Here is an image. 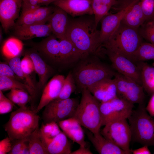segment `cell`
I'll return each instance as SVG.
<instances>
[{
  "label": "cell",
  "mask_w": 154,
  "mask_h": 154,
  "mask_svg": "<svg viewBox=\"0 0 154 154\" xmlns=\"http://www.w3.org/2000/svg\"><path fill=\"white\" fill-rule=\"evenodd\" d=\"M85 15L69 19L65 37L84 56L97 55L101 49L100 31L95 26L94 17Z\"/></svg>",
  "instance_id": "obj_1"
},
{
  "label": "cell",
  "mask_w": 154,
  "mask_h": 154,
  "mask_svg": "<svg viewBox=\"0 0 154 154\" xmlns=\"http://www.w3.org/2000/svg\"><path fill=\"white\" fill-rule=\"evenodd\" d=\"M71 71L76 90L80 92L102 80L112 78L116 72L101 61L95 54L82 58L74 66Z\"/></svg>",
  "instance_id": "obj_2"
},
{
  "label": "cell",
  "mask_w": 154,
  "mask_h": 154,
  "mask_svg": "<svg viewBox=\"0 0 154 154\" xmlns=\"http://www.w3.org/2000/svg\"><path fill=\"white\" fill-rule=\"evenodd\" d=\"M143 40L137 29L121 21L117 29L101 47L114 51L135 63V54Z\"/></svg>",
  "instance_id": "obj_3"
},
{
  "label": "cell",
  "mask_w": 154,
  "mask_h": 154,
  "mask_svg": "<svg viewBox=\"0 0 154 154\" xmlns=\"http://www.w3.org/2000/svg\"><path fill=\"white\" fill-rule=\"evenodd\" d=\"M34 110L19 107L12 112L4 128L11 141L27 137L39 125V117Z\"/></svg>",
  "instance_id": "obj_4"
},
{
  "label": "cell",
  "mask_w": 154,
  "mask_h": 154,
  "mask_svg": "<svg viewBox=\"0 0 154 154\" xmlns=\"http://www.w3.org/2000/svg\"><path fill=\"white\" fill-rule=\"evenodd\" d=\"M81 92V99L72 117L93 133H98L102 126L100 102L87 89Z\"/></svg>",
  "instance_id": "obj_5"
},
{
  "label": "cell",
  "mask_w": 154,
  "mask_h": 154,
  "mask_svg": "<svg viewBox=\"0 0 154 154\" xmlns=\"http://www.w3.org/2000/svg\"><path fill=\"white\" fill-rule=\"evenodd\" d=\"M127 119L131 141L143 146H154V119L148 113L144 104L133 110Z\"/></svg>",
  "instance_id": "obj_6"
},
{
  "label": "cell",
  "mask_w": 154,
  "mask_h": 154,
  "mask_svg": "<svg viewBox=\"0 0 154 154\" xmlns=\"http://www.w3.org/2000/svg\"><path fill=\"white\" fill-rule=\"evenodd\" d=\"M79 102L77 98L54 99L45 107L42 115L43 122L58 123L73 117Z\"/></svg>",
  "instance_id": "obj_7"
},
{
  "label": "cell",
  "mask_w": 154,
  "mask_h": 154,
  "mask_svg": "<svg viewBox=\"0 0 154 154\" xmlns=\"http://www.w3.org/2000/svg\"><path fill=\"white\" fill-rule=\"evenodd\" d=\"M100 130L104 137L126 151L131 154L130 144L131 141V133L127 119L114 120L107 123Z\"/></svg>",
  "instance_id": "obj_8"
},
{
  "label": "cell",
  "mask_w": 154,
  "mask_h": 154,
  "mask_svg": "<svg viewBox=\"0 0 154 154\" xmlns=\"http://www.w3.org/2000/svg\"><path fill=\"white\" fill-rule=\"evenodd\" d=\"M133 107L134 104L118 96L100 103L102 126L114 120L127 119Z\"/></svg>",
  "instance_id": "obj_9"
},
{
  "label": "cell",
  "mask_w": 154,
  "mask_h": 154,
  "mask_svg": "<svg viewBox=\"0 0 154 154\" xmlns=\"http://www.w3.org/2000/svg\"><path fill=\"white\" fill-rule=\"evenodd\" d=\"M114 78L118 97L134 104H144L145 95L142 86L117 72H116Z\"/></svg>",
  "instance_id": "obj_10"
},
{
  "label": "cell",
  "mask_w": 154,
  "mask_h": 154,
  "mask_svg": "<svg viewBox=\"0 0 154 154\" xmlns=\"http://www.w3.org/2000/svg\"><path fill=\"white\" fill-rule=\"evenodd\" d=\"M117 72L142 86L140 71L137 64L129 59L110 49L102 48Z\"/></svg>",
  "instance_id": "obj_11"
},
{
  "label": "cell",
  "mask_w": 154,
  "mask_h": 154,
  "mask_svg": "<svg viewBox=\"0 0 154 154\" xmlns=\"http://www.w3.org/2000/svg\"><path fill=\"white\" fill-rule=\"evenodd\" d=\"M22 4V0H0V21L5 33L14 26Z\"/></svg>",
  "instance_id": "obj_12"
},
{
  "label": "cell",
  "mask_w": 154,
  "mask_h": 154,
  "mask_svg": "<svg viewBox=\"0 0 154 154\" xmlns=\"http://www.w3.org/2000/svg\"><path fill=\"white\" fill-rule=\"evenodd\" d=\"M65 78L62 75H56L46 84L42 90L39 102L34 110L35 112L37 113L50 102L57 98L61 91Z\"/></svg>",
  "instance_id": "obj_13"
},
{
  "label": "cell",
  "mask_w": 154,
  "mask_h": 154,
  "mask_svg": "<svg viewBox=\"0 0 154 154\" xmlns=\"http://www.w3.org/2000/svg\"><path fill=\"white\" fill-rule=\"evenodd\" d=\"M54 8L50 7L42 6L21 13L14 26L46 24Z\"/></svg>",
  "instance_id": "obj_14"
},
{
  "label": "cell",
  "mask_w": 154,
  "mask_h": 154,
  "mask_svg": "<svg viewBox=\"0 0 154 154\" xmlns=\"http://www.w3.org/2000/svg\"><path fill=\"white\" fill-rule=\"evenodd\" d=\"M14 34L22 40H27L37 37H45L52 32L49 24L22 25L14 26Z\"/></svg>",
  "instance_id": "obj_15"
},
{
  "label": "cell",
  "mask_w": 154,
  "mask_h": 154,
  "mask_svg": "<svg viewBox=\"0 0 154 154\" xmlns=\"http://www.w3.org/2000/svg\"><path fill=\"white\" fill-rule=\"evenodd\" d=\"M87 89L100 103L106 102L117 96L116 84L114 78L104 79Z\"/></svg>",
  "instance_id": "obj_16"
},
{
  "label": "cell",
  "mask_w": 154,
  "mask_h": 154,
  "mask_svg": "<svg viewBox=\"0 0 154 154\" xmlns=\"http://www.w3.org/2000/svg\"><path fill=\"white\" fill-rule=\"evenodd\" d=\"M91 0H57L53 3L73 17L93 15Z\"/></svg>",
  "instance_id": "obj_17"
},
{
  "label": "cell",
  "mask_w": 154,
  "mask_h": 154,
  "mask_svg": "<svg viewBox=\"0 0 154 154\" xmlns=\"http://www.w3.org/2000/svg\"><path fill=\"white\" fill-rule=\"evenodd\" d=\"M53 34L47 37L36 46V50L42 58L54 63L60 64L59 41Z\"/></svg>",
  "instance_id": "obj_18"
},
{
  "label": "cell",
  "mask_w": 154,
  "mask_h": 154,
  "mask_svg": "<svg viewBox=\"0 0 154 154\" xmlns=\"http://www.w3.org/2000/svg\"><path fill=\"white\" fill-rule=\"evenodd\" d=\"M126 9L108 14L101 21L99 42L101 46L106 42L118 27L127 10Z\"/></svg>",
  "instance_id": "obj_19"
},
{
  "label": "cell",
  "mask_w": 154,
  "mask_h": 154,
  "mask_svg": "<svg viewBox=\"0 0 154 154\" xmlns=\"http://www.w3.org/2000/svg\"><path fill=\"white\" fill-rule=\"evenodd\" d=\"M127 11L121 22L132 28L138 29L145 21L141 0H125Z\"/></svg>",
  "instance_id": "obj_20"
},
{
  "label": "cell",
  "mask_w": 154,
  "mask_h": 154,
  "mask_svg": "<svg viewBox=\"0 0 154 154\" xmlns=\"http://www.w3.org/2000/svg\"><path fill=\"white\" fill-rule=\"evenodd\" d=\"M58 123L62 131L68 137L80 146H86L84 130L82 125L76 119L71 117Z\"/></svg>",
  "instance_id": "obj_21"
},
{
  "label": "cell",
  "mask_w": 154,
  "mask_h": 154,
  "mask_svg": "<svg viewBox=\"0 0 154 154\" xmlns=\"http://www.w3.org/2000/svg\"><path fill=\"white\" fill-rule=\"evenodd\" d=\"M89 140L100 154H127L119 146L107 139L100 132L94 134L88 130L86 131Z\"/></svg>",
  "instance_id": "obj_22"
},
{
  "label": "cell",
  "mask_w": 154,
  "mask_h": 154,
  "mask_svg": "<svg viewBox=\"0 0 154 154\" xmlns=\"http://www.w3.org/2000/svg\"><path fill=\"white\" fill-rule=\"evenodd\" d=\"M60 64L74 66L84 56L66 37L59 40Z\"/></svg>",
  "instance_id": "obj_23"
},
{
  "label": "cell",
  "mask_w": 154,
  "mask_h": 154,
  "mask_svg": "<svg viewBox=\"0 0 154 154\" xmlns=\"http://www.w3.org/2000/svg\"><path fill=\"white\" fill-rule=\"evenodd\" d=\"M67 14L63 10L56 6L48 21L52 33L59 40L66 36L69 19Z\"/></svg>",
  "instance_id": "obj_24"
},
{
  "label": "cell",
  "mask_w": 154,
  "mask_h": 154,
  "mask_svg": "<svg viewBox=\"0 0 154 154\" xmlns=\"http://www.w3.org/2000/svg\"><path fill=\"white\" fill-rule=\"evenodd\" d=\"M41 137L48 154H71V144L62 131L52 138Z\"/></svg>",
  "instance_id": "obj_25"
},
{
  "label": "cell",
  "mask_w": 154,
  "mask_h": 154,
  "mask_svg": "<svg viewBox=\"0 0 154 154\" xmlns=\"http://www.w3.org/2000/svg\"><path fill=\"white\" fill-rule=\"evenodd\" d=\"M26 54L32 59L34 64L35 70L38 77L37 89L40 90H43L52 73V69L46 64L36 50H30Z\"/></svg>",
  "instance_id": "obj_26"
},
{
  "label": "cell",
  "mask_w": 154,
  "mask_h": 154,
  "mask_svg": "<svg viewBox=\"0 0 154 154\" xmlns=\"http://www.w3.org/2000/svg\"><path fill=\"white\" fill-rule=\"evenodd\" d=\"M136 64L139 68L141 74L142 86L148 94L154 93V67L143 61Z\"/></svg>",
  "instance_id": "obj_27"
},
{
  "label": "cell",
  "mask_w": 154,
  "mask_h": 154,
  "mask_svg": "<svg viewBox=\"0 0 154 154\" xmlns=\"http://www.w3.org/2000/svg\"><path fill=\"white\" fill-rule=\"evenodd\" d=\"M116 0H91V5L97 28L100 21L115 4Z\"/></svg>",
  "instance_id": "obj_28"
},
{
  "label": "cell",
  "mask_w": 154,
  "mask_h": 154,
  "mask_svg": "<svg viewBox=\"0 0 154 154\" xmlns=\"http://www.w3.org/2000/svg\"><path fill=\"white\" fill-rule=\"evenodd\" d=\"M24 44L21 40L17 37L8 38L4 43L1 48L3 56L9 60L18 56L22 52Z\"/></svg>",
  "instance_id": "obj_29"
},
{
  "label": "cell",
  "mask_w": 154,
  "mask_h": 154,
  "mask_svg": "<svg viewBox=\"0 0 154 154\" xmlns=\"http://www.w3.org/2000/svg\"><path fill=\"white\" fill-rule=\"evenodd\" d=\"M12 89H21L27 92L32 100L36 94L29 86L16 79L7 76H0V90L2 92Z\"/></svg>",
  "instance_id": "obj_30"
},
{
  "label": "cell",
  "mask_w": 154,
  "mask_h": 154,
  "mask_svg": "<svg viewBox=\"0 0 154 154\" xmlns=\"http://www.w3.org/2000/svg\"><path fill=\"white\" fill-rule=\"evenodd\" d=\"M8 64L15 74L21 80L23 83L31 88L36 94L37 89V86L35 85L29 75L25 74L22 70L20 58L17 56L9 60Z\"/></svg>",
  "instance_id": "obj_31"
},
{
  "label": "cell",
  "mask_w": 154,
  "mask_h": 154,
  "mask_svg": "<svg viewBox=\"0 0 154 154\" xmlns=\"http://www.w3.org/2000/svg\"><path fill=\"white\" fill-rule=\"evenodd\" d=\"M27 137L30 154H48L42 141L39 125Z\"/></svg>",
  "instance_id": "obj_32"
},
{
  "label": "cell",
  "mask_w": 154,
  "mask_h": 154,
  "mask_svg": "<svg viewBox=\"0 0 154 154\" xmlns=\"http://www.w3.org/2000/svg\"><path fill=\"white\" fill-rule=\"evenodd\" d=\"M154 59V44L143 42L135 54V63Z\"/></svg>",
  "instance_id": "obj_33"
},
{
  "label": "cell",
  "mask_w": 154,
  "mask_h": 154,
  "mask_svg": "<svg viewBox=\"0 0 154 154\" xmlns=\"http://www.w3.org/2000/svg\"><path fill=\"white\" fill-rule=\"evenodd\" d=\"M76 89V83L71 71L65 77L60 93L56 99L64 100L70 98L71 94Z\"/></svg>",
  "instance_id": "obj_34"
},
{
  "label": "cell",
  "mask_w": 154,
  "mask_h": 154,
  "mask_svg": "<svg viewBox=\"0 0 154 154\" xmlns=\"http://www.w3.org/2000/svg\"><path fill=\"white\" fill-rule=\"evenodd\" d=\"M40 129L41 136L47 139L52 138L62 131L58 123L54 122H43Z\"/></svg>",
  "instance_id": "obj_35"
},
{
  "label": "cell",
  "mask_w": 154,
  "mask_h": 154,
  "mask_svg": "<svg viewBox=\"0 0 154 154\" xmlns=\"http://www.w3.org/2000/svg\"><path fill=\"white\" fill-rule=\"evenodd\" d=\"M11 141V149L9 154H30L28 137Z\"/></svg>",
  "instance_id": "obj_36"
},
{
  "label": "cell",
  "mask_w": 154,
  "mask_h": 154,
  "mask_svg": "<svg viewBox=\"0 0 154 154\" xmlns=\"http://www.w3.org/2000/svg\"><path fill=\"white\" fill-rule=\"evenodd\" d=\"M138 30L143 39L154 44V21H145Z\"/></svg>",
  "instance_id": "obj_37"
},
{
  "label": "cell",
  "mask_w": 154,
  "mask_h": 154,
  "mask_svg": "<svg viewBox=\"0 0 154 154\" xmlns=\"http://www.w3.org/2000/svg\"><path fill=\"white\" fill-rule=\"evenodd\" d=\"M57 0H22V11L21 13L35 9L47 6L53 3Z\"/></svg>",
  "instance_id": "obj_38"
},
{
  "label": "cell",
  "mask_w": 154,
  "mask_h": 154,
  "mask_svg": "<svg viewBox=\"0 0 154 154\" xmlns=\"http://www.w3.org/2000/svg\"><path fill=\"white\" fill-rule=\"evenodd\" d=\"M141 3L145 21H154V0H141Z\"/></svg>",
  "instance_id": "obj_39"
},
{
  "label": "cell",
  "mask_w": 154,
  "mask_h": 154,
  "mask_svg": "<svg viewBox=\"0 0 154 154\" xmlns=\"http://www.w3.org/2000/svg\"><path fill=\"white\" fill-rule=\"evenodd\" d=\"M15 104L0 90V114H5L11 112Z\"/></svg>",
  "instance_id": "obj_40"
},
{
  "label": "cell",
  "mask_w": 154,
  "mask_h": 154,
  "mask_svg": "<svg viewBox=\"0 0 154 154\" xmlns=\"http://www.w3.org/2000/svg\"><path fill=\"white\" fill-rule=\"evenodd\" d=\"M21 66L24 73L30 75L35 70L33 62L30 57L26 54L21 60Z\"/></svg>",
  "instance_id": "obj_41"
},
{
  "label": "cell",
  "mask_w": 154,
  "mask_h": 154,
  "mask_svg": "<svg viewBox=\"0 0 154 154\" xmlns=\"http://www.w3.org/2000/svg\"><path fill=\"white\" fill-rule=\"evenodd\" d=\"M2 76L13 78L23 82L15 74L9 64L0 62V76Z\"/></svg>",
  "instance_id": "obj_42"
},
{
  "label": "cell",
  "mask_w": 154,
  "mask_h": 154,
  "mask_svg": "<svg viewBox=\"0 0 154 154\" xmlns=\"http://www.w3.org/2000/svg\"><path fill=\"white\" fill-rule=\"evenodd\" d=\"M19 100V107L26 106V105L32 100V97L25 90L21 89H15Z\"/></svg>",
  "instance_id": "obj_43"
},
{
  "label": "cell",
  "mask_w": 154,
  "mask_h": 154,
  "mask_svg": "<svg viewBox=\"0 0 154 154\" xmlns=\"http://www.w3.org/2000/svg\"><path fill=\"white\" fill-rule=\"evenodd\" d=\"M11 147V141L8 136L0 141V154H9Z\"/></svg>",
  "instance_id": "obj_44"
},
{
  "label": "cell",
  "mask_w": 154,
  "mask_h": 154,
  "mask_svg": "<svg viewBox=\"0 0 154 154\" xmlns=\"http://www.w3.org/2000/svg\"><path fill=\"white\" fill-rule=\"evenodd\" d=\"M7 96L13 103L17 104L19 106V99L15 89H11L10 91L7 94Z\"/></svg>",
  "instance_id": "obj_45"
},
{
  "label": "cell",
  "mask_w": 154,
  "mask_h": 154,
  "mask_svg": "<svg viewBox=\"0 0 154 154\" xmlns=\"http://www.w3.org/2000/svg\"><path fill=\"white\" fill-rule=\"evenodd\" d=\"M145 109L148 114L152 117H154V93L153 94Z\"/></svg>",
  "instance_id": "obj_46"
},
{
  "label": "cell",
  "mask_w": 154,
  "mask_h": 154,
  "mask_svg": "<svg viewBox=\"0 0 154 154\" xmlns=\"http://www.w3.org/2000/svg\"><path fill=\"white\" fill-rule=\"evenodd\" d=\"M148 146L143 145V147L135 149H131V154H151V152L149 149Z\"/></svg>",
  "instance_id": "obj_47"
},
{
  "label": "cell",
  "mask_w": 154,
  "mask_h": 154,
  "mask_svg": "<svg viewBox=\"0 0 154 154\" xmlns=\"http://www.w3.org/2000/svg\"><path fill=\"white\" fill-rule=\"evenodd\" d=\"M93 153L86 146H80L76 150L72 151L71 154H92Z\"/></svg>",
  "instance_id": "obj_48"
},
{
  "label": "cell",
  "mask_w": 154,
  "mask_h": 154,
  "mask_svg": "<svg viewBox=\"0 0 154 154\" xmlns=\"http://www.w3.org/2000/svg\"><path fill=\"white\" fill-rule=\"evenodd\" d=\"M0 42H1L2 39V29L0 28Z\"/></svg>",
  "instance_id": "obj_49"
},
{
  "label": "cell",
  "mask_w": 154,
  "mask_h": 154,
  "mask_svg": "<svg viewBox=\"0 0 154 154\" xmlns=\"http://www.w3.org/2000/svg\"><path fill=\"white\" fill-rule=\"evenodd\" d=\"M152 64H153V66H154V62Z\"/></svg>",
  "instance_id": "obj_50"
},
{
  "label": "cell",
  "mask_w": 154,
  "mask_h": 154,
  "mask_svg": "<svg viewBox=\"0 0 154 154\" xmlns=\"http://www.w3.org/2000/svg\"><path fill=\"white\" fill-rule=\"evenodd\" d=\"M153 154H154V152H153Z\"/></svg>",
  "instance_id": "obj_51"
}]
</instances>
